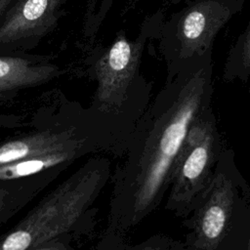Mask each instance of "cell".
I'll list each match as a JSON object with an SVG mask.
<instances>
[{
    "label": "cell",
    "mask_w": 250,
    "mask_h": 250,
    "mask_svg": "<svg viewBox=\"0 0 250 250\" xmlns=\"http://www.w3.org/2000/svg\"><path fill=\"white\" fill-rule=\"evenodd\" d=\"M212 52L195 58L170 79L149 111L153 125L144 147L131 161L121 198L128 226L153 207L183 148L188 129L207 112L213 92Z\"/></svg>",
    "instance_id": "1"
},
{
    "label": "cell",
    "mask_w": 250,
    "mask_h": 250,
    "mask_svg": "<svg viewBox=\"0 0 250 250\" xmlns=\"http://www.w3.org/2000/svg\"><path fill=\"white\" fill-rule=\"evenodd\" d=\"M245 0H186L181 9L163 20L156 41L172 78L189 61L213 51L221 29L236 15Z\"/></svg>",
    "instance_id": "2"
},
{
    "label": "cell",
    "mask_w": 250,
    "mask_h": 250,
    "mask_svg": "<svg viewBox=\"0 0 250 250\" xmlns=\"http://www.w3.org/2000/svg\"><path fill=\"white\" fill-rule=\"evenodd\" d=\"M163 9L148 15L134 39L120 30L113 41L97 53L92 71L98 82L97 100L104 106H124L145 99L150 86L140 72L146 48L156 41L164 20Z\"/></svg>",
    "instance_id": "3"
},
{
    "label": "cell",
    "mask_w": 250,
    "mask_h": 250,
    "mask_svg": "<svg viewBox=\"0 0 250 250\" xmlns=\"http://www.w3.org/2000/svg\"><path fill=\"white\" fill-rule=\"evenodd\" d=\"M94 170L77 172L0 237V250H30L67 231L82 215L97 190Z\"/></svg>",
    "instance_id": "4"
},
{
    "label": "cell",
    "mask_w": 250,
    "mask_h": 250,
    "mask_svg": "<svg viewBox=\"0 0 250 250\" xmlns=\"http://www.w3.org/2000/svg\"><path fill=\"white\" fill-rule=\"evenodd\" d=\"M64 0H20L0 24V47H16L45 34L57 22Z\"/></svg>",
    "instance_id": "5"
},
{
    "label": "cell",
    "mask_w": 250,
    "mask_h": 250,
    "mask_svg": "<svg viewBox=\"0 0 250 250\" xmlns=\"http://www.w3.org/2000/svg\"><path fill=\"white\" fill-rule=\"evenodd\" d=\"M70 131H44L0 145V167L38 154L79 148Z\"/></svg>",
    "instance_id": "6"
},
{
    "label": "cell",
    "mask_w": 250,
    "mask_h": 250,
    "mask_svg": "<svg viewBox=\"0 0 250 250\" xmlns=\"http://www.w3.org/2000/svg\"><path fill=\"white\" fill-rule=\"evenodd\" d=\"M60 73L61 69L54 64L38 63L19 57L0 56V96L41 85Z\"/></svg>",
    "instance_id": "7"
},
{
    "label": "cell",
    "mask_w": 250,
    "mask_h": 250,
    "mask_svg": "<svg viewBox=\"0 0 250 250\" xmlns=\"http://www.w3.org/2000/svg\"><path fill=\"white\" fill-rule=\"evenodd\" d=\"M78 148L65 149L30 156L0 167V181H12L41 173L73 159Z\"/></svg>",
    "instance_id": "8"
},
{
    "label": "cell",
    "mask_w": 250,
    "mask_h": 250,
    "mask_svg": "<svg viewBox=\"0 0 250 250\" xmlns=\"http://www.w3.org/2000/svg\"><path fill=\"white\" fill-rule=\"evenodd\" d=\"M223 77L227 81H247L250 77V18L246 27L228 53Z\"/></svg>",
    "instance_id": "9"
},
{
    "label": "cell",
    "mask_w": 250,
    "mask_h": 250,
    "mask_svg": "<svg viewBox=\"0 0 250 250\" xmlns=\"http://www.w3.org/2000/svg\"><path fill=\"white\" fill-rule=\"evenodd\" d=\"M209 154V141L206 138L204 141L193 146L186 156L181 169L182 179L188 183L197 180L206 169Z\"/></svg>",
    "instance_id": "10"
},
{
    "label": "cell",
    "mask_w": 250,
    "mask_h": 250,
    "mask_svg": "<svg viewBox=\"0 0 250 250\" xmlns=\"http://www.w3.org/2000/svg\"><path fill=\"white\" fill-rule=\"evenodd\" d=\"M114 0H88L84 21L85 37L92 39L112 7Z\"/></svg>",
    "instance_id": "11"
},
{
    "label": "cell",
    "mask_w": 250,
    "mask_h": 250,
    "mask_svg": "<svg viewBox=\"0 0 250 250\" xmlns=\"http://www.w3.org/2000/svg\"><path fill=\"white\" fill-rule=\"evenodd\" d=\"M227 215L220 205H211L204 213L201 223L202 232L209 239L218 238L224 230Z\"/></svg>",
    "instance_id": "12"
},
{
    "label": "cell",
    "mask_w": 250,
    "mask_h": 250,
    "mask_svg": "<svg viewBox=\"0 0 250 250\" xmlns=\"http://www.w3.org/2000/svg\"><path fill=\"white\" fill-rule=\"evenodd\" d=\"M12 191V188L8 187H0V215H3L5 211H8V208L12 206L14 201Z\"/></svg>",
    "instance_id": "13"
},
{
    "label": "cell",
    "mask_w": 250,
    "mask_h": 250,
    "mask_svg": "<svg viewBox=\"0 0 250 250\" xmlns=\"http://www.w3.org/2000/svg\"><path fill=\"white\" fill-rule=\"evenodd\" d=\"M30 250H68V249L62 242L55 241V239H53L39 246H36Z\"/></svg>",
    "instance_id": "14"
},
{
    "label": "cell",
    "mask_w": 250,
    "mask_h": 250,
    "mask_svg": "<svg viewBox=\"0 0 250 250\" xmlns=\"http://www.w3.org/2000/svg\"><path fill=\"white\" fill-rule=\"evenodd\" d=\"M13 1L15 0H0V17L8 10V7L13 3Z\"/></svg>",
    "instance_id": "15"
},
{
    "label": "cell",
    "mask_w": 250,
    "mask_h": 250,
    "mask_svg": "<svg viewBox=\"0 0 250 250\" xmlns=\"http://www.w3.org/2000/svg\"><path fill=\"white\" fill-rule=\"evenodd\" d=\"M167 1H169V2H171L173 4H178V3L182 2V1H186V0H167Z\"/></svg>",
    "instance_id": "16"
}]
</instances>
